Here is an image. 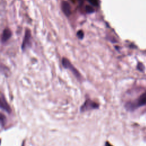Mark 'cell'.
<instances>
[{"label": "cell", "instance_id": "7a4b0ae2", "mask_svg": "<svg viewBox=\"0 0 146 146\" xmlns=\"http://www.w3.org/2000/svg\"><path fill=\"white\" fill-rule=\"evenodd\" d=\"M62 64L63 66L67 69H69L72 74L76 76V78L79 80L82 79V76L80 74L79 72V71L74 67V66L71 63V62L66 58H63L62 59Z\"/></svg>", "mask_w": 146, "mask_h": 146}, {"label": "cell", "instance_id": "52a82bcc", "mask_svg": "<svg viewBox=\"0 0 146 146\" xmlns=\"http://www.w3.org/2000/svg\"><path fill=\"white\" fill-rule=\"evenodd\" d=\"M11 36V32L9 29H6L3 30L2 34V38L1 40L2 42H6L10 38Z\"/></svg>", "mask_w": 146, "mask_h": 146}, {"label": "cell", "instance_id": "ba28073f", "mask_svg": "<svg viewBox=\"0 0 146 146\" xmlns=\"http://www.w3.org/2000/svg\"><path fill=\"white\" fill-rule=\"evenodd\" d=\"M86 10L88 13H92L94 12V8L90 5H87L86 6Z\"/></svg>", "mask_w": 146, "mask_h": 146}, {"label": "cell", "instance_id": "30bf717a", "mask_svg": "<svg viewBox=\"0 0 146 146\" xmlns=\"http://www.w3.org/2000/svg\"><path fill=\"white\" fill-rule=\"evenodd\" d=\"M91 5L98 6L99 5V1L98 0H87Z\"/></svg>", "mask_w": 146, "mask_h": 146}, {"label": "cell", "instance_id": "8fae6325", "mask_svg": "<svg viewBox=\"0 0 146 146\" xmlns=\"http://www.w3.org/2000/svg\"><path fill=\"white\" fill-rule=\"evenodd\" d=\"M105 146H112L111 144H110L108 142H106V144H105Z\"/></svg>", "mask_w": 146, "mask_h": 146}, {"label": "cell", "instance_id": "3957f363", "mask_svg": "<svg viewBox=\"0 0 146 146\" xmlns=\"http://www.w3.org/2000/svg\"><path fill=\"white\" fill-rule=\"evenodd\" d=\"M99 104L88 99H86L84 104L81 106L80 111L84 112L86 111H90L94 109H97L99 108Z\"/></svg>", "mask_w": 146, "mask_h": 146}, {"label": "cell", "instance_id": "277c9868", "mask_svg": "<svg viewBox=\"0 0 146 146\" xmlns=\"http://www.w3.org/2000/svg\"><path fill=\"white\" fill-rule=\"evenodd\" d=\"M1 108L3 110L6 111L8 113L11 112V108L9 105L8 104L7 102H6V99H5L2 94H1Z\"/></svg>", "mask_w": 146, "mask_h": 146}, {"label": "cell", "instance_id": "9c48e42d", "mask_svg": "<svg viewBox=\"0 0 146 146\" xmlns=\"http://www.w3.org/2000/svg\"><path fill=\"white\" fill-rule=\"evenodd\" d=\"M76 35H77V37L79 38V39H83V37H84V33L82 30H79L78 32H77V34H76Z\"/></svg>", "mask_w": 146, "mask_h": 146}, {"label": "cell", "instance_id": "6da1fadb", "mask_svg": "<svg viewBox=\"0 0 146 146\" xmlns=\"http://www.w3.org/2000/svg\"><path fill=\"white\" fill-rule=\"evenodd\" d=\"M145 104H146V92L143 93L135 102L127 103L125 105V108L128 110L132 111Z\"/></svg>", "mask_w": 146, "mask_h": 146}, {"label": "cell", "instance_id": "5b68a950", "mask_svg": "<svg viewBox=\"0 0 146 146\" xmlns=\"http://www.w3.org/2000/svg\"><path fill=\"white\" fill-rule=\"evenodd\" d=\"M30 36H31V34H30V31L29 30H26V33H25V38L23 39V41L22 42V50H25L26 48V47H27V46H28V44L30 43Z\"/></svg>", "mask_w": 146, "mask_h": 146}, {"label": "cell", "instance_id": "8992f818", "mask_svg": "<svg viewBox=\"0 0 146 146\" xmlns=\"http://www.w3.org/2000/svg\"><path fill=\"white\" fill-rule=\"evenodd\" d=\"M62 9L66 16H69L71 14V6L68 2L63 1L62 3Z\"/></svg>", "mask_w": 146, "mask_h": 146}]
</instances>
